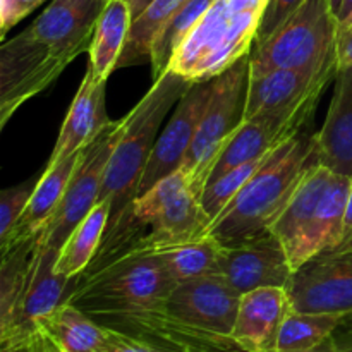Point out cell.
Masks as SVG:
<instances>
[{"label":"cell","mask_w":352,"mask_h":352,"mask_svg":"<svg viewBox=\"0 0 352 352\" xmlns=\"http://www.w3.org/2000/svg\"><path fill=\"white\" fill-rule=\"evenodd\" d=\"M81 155L82 151H78V153L60 160L58 164L45 167L23 217L12 229L10 236L7 237L6 243L0 244V254L6 253L9 248L23 243V241L40 236L41 230L48 226V222L54 217L58 203L62 201V196H64L65 189L71 182L72 174L78 168Z\"/></svg>","instance_id":"21"},{"label":"cell","mask_w":352,"mask_h":352,"mask_svg":"<svg viewBox=\"0 0 352 352\" xmlns=\"http://www.w3.org/2000/svg\"><path fill=\"white\" fill-rule=\"evenodd\" d=\"M45 0H0V34L2 38L9 30L24 19L28 14L40 7Z\"/></svg>","instance_id":"33"},{"label":"cell","mask_w":352,"mask_h":352,"mask_svg":"<svg viewBox=\"0 0 352 352\" xmlns=\"http://www.w3.org/2000/svg\"><path fill=\"white\" fill-rule=\"evenodd\" d=\"M110 217V203L98 201L85 220L72 230L71 236L58 250L55 270L65 277H79L95 260Z\"/></svg>","instance_id":"24"},{"label":"cell","mask_w":352,"mask_h":352,"mask_svg":"<svg viewBox=\"0 0 352 352\" xmlns=\"http://www.w3.org/2000/svg\"><path fill=\"white\" fill-rule=\"evenodd\" d=\"M133 14L127 0H107L96 21L89 45L88 69L98 81H105L117 69L122 48L129 36Z\"/></svg>","instance_id":"22"},{"label":"cell","mask_w":352,"mask_h":352,"mask_svg":"<svg viewBox=\"0 0 352 352\" xmlns=\"http://www.w3.org/2000/svg\"><path fill=\"white\" fill-rule=\"evenodd\" d=\"M270 153L265 155V157L254 158V160L251 162H246V164L226 172V174L220 175L219 179H215L213 182L206 184V188L203 189L201 192V198H199V203H201L203 210H205V213L208 215L210 222H212V220L215 219V217L219 215L234 198H236V195L244 188V184H246V182L250 181L265 164H267Z\"/></svg>","instance_id":"30"},{"label":"cell","mask_w":352,"mask_h":352,"mask_svg":"<svg viewBox=\"0 0 352 352\" xmlns=\"http://www.w3.org/2000/svg\"><path fill=\"white\" fill-rule=\"evenodd\" d=\"M213 93V79L192 82L175 107L174 116L155 143L146 170L141 179L138 196L150 191L157 182L168 177L182 167L186 155L191 148L201 117L208 107Z\"/></svg>","instance_id":"15"},{"label":"cell","mask_w":352,"mask_h":352,"mask_svg":"<svg viewBox=\"0 0 352 352\" xmlns=\"http://www.w3.org/2000/svg\"><path fill=\"white\" fill-rule=\"evenodd\" d=\"M151 251L160 254L170 277L175 284H181L203 275L219 274L222 244L215 237L203 234L195 239L172 243Z\"/></svg>","instance_id":"25"},{"label":"cell","mask_w":352,"mask_h":352,"mask_svg":"<svg viewBox=\"0 0 352 352\" xmlns=\"http://www.w3.org/2000/svg\"><path fill=\"white\" fill-rule=\"evenodd\" d=\"M336 55H337V67L339 71L351 67L352 65V17L346 23H339L336 40Z\"/></svg>","instance_id":"35"},{"label":"cell","mask_w":352,"mask_h":352,"mask_svg":"<svg viewBox=\"0 0 352 352\" xmlns=\"http://www.w3.org/2000/svg\"><path fill=\"white\" fill-rule=\"evenodd\" d=\"M58 251L38 241L31 261L30 277L12 320L0 330V342L19 340L38 332V323L67 302L79 277H65L55 270Z\"/></svg>","instance_id":"13"},{"label":"cell","mask_w":352,"mask_h":352,"mask_svg":"<svg viewBox=\"0 0 352 352\" xmlns=\"http://www.w3.org/2000/svg\"><path fill=\"white\" fill-rule=\"evenodd\" d=\"M250 78V55L213 78L212 98L181 167L198 198H201L220 150L246 119Z\"/></svg>","instance_id":"7"},{"label":"cell","mask_w":352,"mask_h":352,"mask_svg":"<svg viewBox=\"0 0 352 352\" xmlns=\"http://www.w3.org/2000/svg\"><path fill=\"white\" fill-rule=\"evenodd\" d=\"M342 2H344V0H330V6H332L333 12H336L337 16H339V12H340V7H342Z\"/></svg>","instance_id":"41"},{"label":"cell","mask_w":352,"mask_h":352,"mask_svg":"<svg viewBox=\"0 0 352 352\" xmlns=\"http://www.w3.org/2000/svg\"><path fill=\"white\" fill-rule=\"evenodd\" d=\"M93 320L105 329L117 330L170 352H246L230 337L195 329L175 318L165 308V301L103 313L93 316Z\"/></svg>","instance_id":"9"},{"label":"cell","mask_w":352,"mask_h":352,"mask_svg":"<svg viewBox=\"0 0 352 352\" xmlns=\"http://www.w3.org/2000/svg\"><path fill=\"white\" fill-rule=\"evenodd\" d=\"M38 237L23 241L0 254V330L9 325L23 298Z\"/></svg>","instance_id":"27"},{"label":"cell","mask_w":352,"mask_h":352,"mask_svg":"<svg viewBox=\"0 0 352 352\" xmlns=\"http://www.w3.org/2000/svg\"><path fill=\"white\" fill-rule=\"evenodd\" d=\"M103 2H107V0H103Z\"/></svg>","instance_id":"43"},{"label":"cell","mask_w":352,"mask_h":352,"mask_svg":"<svg viewBox=\"0 0 352 352\" xmlns=\"http://www.w3.org/2000/svg\"><path fill=\"white\" fill-rule=\"evenodd\" d=\"M344 316L291 311L282 323L277 352H305L332 337Z\"/></svg>","instance_id":"28"},{"label":"cell","mask_w":352,"mask_h":352,"mask_svg":"<svg viewBox=\"0 0 352 352\" xmlns=\"http://www.w3.org/2000/svg\"><path fill=\"white\" fill-rule=\"evenodd\" d=\"M239 302V292L222 275L212 274L175 285L165 299V308L195 329L232 339Z\"/></svg>","instance_id":"14"},{"label":"cell","mask_w":352,"mask_h":352,"mask_svg":"<svg viewBox=\"0 0 352 352\" xmlns=\"http://www.w3.org/2000/svg\"><path fill=\"white\" fill-rule=\"evenodd\" d=\"M339 19L330 0H306L275 33L250 52L251 76L275 69L322 71L337 64Z\"/></svg>","instance_id":"6"},{"label":"cell","mask_w":352,"mask_h":352,"mask_svg":"<svg viewBox=\"0 0 352 352\" xmlns=\"http://www.w3.org/2000/svg\"><path fill=\"white\" fill-rule=\"evenodd\" d=\"M333 339H336L339 349H342V347H347V346H352V313L351 315L344 316L342 322H340V325H339V329H337L336 333H333Z\"/></svg>","instance_id":"37"},{"label":"cell","mask_w":352,"mask_h":352,"mask_svg":"<svg viewBox=\"0 0 352 352\" xmlns=\"http://www.w3.org/2000/svg\"><path fill=\"white\" fill-rule=\"evenodd\" d=\"M337 72L339 67L333 64L322 71L275 69L263 74L251 76L248 86L246 119L258 113L291 109L313 96H322L325 86L330 79L336 78Z\"/></svg>","instance_id":"17"},{"label":"cell","mask_w":352,"mask_h":352,"mask_svg":"<svg viewBox=\"0 0 352 352\" xmlns=\"http://www.w3.org/2000/svg\"><path fill=\"white\" fill-rule=\"evenodd\" d=\"M38 330L64 352H107V330L71 302L45 316Z\"/></svg>","instance_id":"23"},{"label":"cell","mask_w":352,"mask_h":352,"mask_svg":"<svg viewBox=\"0 0 352 352\" xmlns=\"http://www.w3.org/2000/svg\"><path fill=\"white\" fill-rule=\"evenodd\" d=\"M124 120L110 122L89 146L82 150L78 168L72 174L62 201L58 203L48 226L41 230L40 241L43 246L60 250L72 230L88 217L96 206L102 191L103 175L117 140L122 133Z\"/></svg>","instance_id":"8"},{"label":"cell","mask_w":352,"mask_h":352,"mask_svg":"<svg viewBox=\"0 0 352 352\" xmlns=\"http://www.w3.org/2000/svg\"><path fill=\"white\" fill-rule=\"evenodd\" d=\"M212 3L213 0H188L168 21V24L162 30L151 48L150 64L153 69V79L160 78L167 71L177 47L184 41L189 31L198 24V21L201 19L203 14L208 10Z\"/></svg>","instance_id":"29"},{"label":"cell","mask_w":352,"mask_h":352,"mask_svg":"<svg viewBox=\"0 0 352 352\" xmlns=\"http://www.w3.org/2000/svg\"><path fill=\"white\" fill-rule=\"evenodd\" d=\"M339 352H352V346H347V347H342V349H339Z\"/></svg>","instance_id":"42"},{"label":"cell","mask_w":352,"mask_h":352,"mask_svg":"<svg viewBox=\"0 0 352 352\" xmlns=\"http://www.w3.org/2000/svg\"><path fill=\"white\" fill-rule=\"evenodd\" d=\"M268 0H213L175 50L167 71L208 81L248 57Z\"/></svg>","instance_id":"4"},{"label":"cell","mask_w":352,"mask_h":352,"mask_svg":"<svg viewBox=\"0 0 352 352\" xmlns=\"http://www.w3.org/2000/svg\"><path fill=\"white\" fill-rule=\"evenodd\" d=\"M306 0H268V6L265 9L263 19L260 23L258 36L254 43L267 40L272 33L278 30Z\"/></svg>","instance_id":"32"},{"label":"cell","mask_w":352,"mask_h":352,"mask_svg":"<svg viewBox=\"0 0 352 352\" xmlns=\"http://www.w3.org/2000/svg\"><path fill=\"white\" fill-rule=\"evenodd\" d=\"M41 337H40V352H64L60 349V347L57 346V344L54 342V340L50 339L48 336H45L43 332L40 330Z\"/></svg>","instance_id":"39"},{"label":"cell","mask_w":352,"mask_h":352,"mask_svg":"<svg viewBox=\"0 0 352 352\" xmlns=\"http://www.w3.org/2000/svg\"><path fill=\"white\" fill-rule=\"evenodd\" d=\"M332 253H352V186L349 192V199H347L346 208V219H344V234L340 239L339 246L332 251Z\"/></svg>","instance_id":"36"},{"label":"cell","mask_w":352,"mask_h":352,"mask_svg":"<svg viewBox=\"0 0 352 352\" xmlns=\"http://www.w3.org/2000/svg\"><path fill=\"white\" fill-rule=\"evenodd\" d=\"M292 311L352 313V253H325L294 272L287 285Z\"/></svg>","instance_id":"11"},{"label":"cell","mask_w":352,"mask_h":352,"mask_svg":"<svg viewBox=\"0 0 352 352\" xmlns=\"http://www.w3.org/2000/svg\"><path fill=\"white\" fill-rule=\"evenodd\" d=\"M175 285L160 254L151 250H129L96 270L79 275L67 302L93 318L162 302Z\"/></svg>","instance_id":"5"},{"label":"cell","mask_w":352,"mask_h":352,"mask_svg":"<svg viewBox=\"0 0 352 352\" xmlns=\"http://www.w3.org/2000/svg\"><path fill=\"white\" fill-rule=\"evenodd\" d=\"M292 311L287 287H261L241 296L232 339L246 352H277L282 323Z\"/></svg>","instance_id":"18"},{"label":"cell","mask_w":352,"mask_h":352,"mask_svg":"<svg viewBox=\"0 0 352 352\" xmlns=\"http://www.w3.org/2000/svg\"><path fill=\"white\" fill-rule=\"evenodd\" d=\"M219 275L241 296L261 287H287L294 270L280 241L267 230L222 246Z\"/></svg>","instance_id":"12"},{"label":"cell","mask_w":352,"mask_h":352,"mask_svg":"<svg viewBox=\"0 0 352 352\" xmlns=\"http://www.w3.org/2000/svg\"><path fill=\"white\" fill-rule=\"evenodd\" d=\"M318 100L320 96H313L291 109L258 113L244 120L239 129L227 141L226 146L220 150L206 184L246 162L265 157L282 143L301 133L302 127L311 120Z\"/></svg>","instance_id":"10"},{"label":"cell","mask_w":352,"mask_h":352,"mask_svg":"<svg viewBox=\"0 0 352 352\" xmlns=\"http://www.w3.org/2000/svg\"><path fill=\"white\" fill-rule=\"evenodd\" d=\"M151 2H153V0H127V3H129L131 7V14H133V19H136Z\"/></svg>","instance_id":"40"},{"label":"cell","mask_w":352,"mask_h":352,"mask_svg":"<svg viewBox=\"0 0 352 352\" xmlns=\"http://www.w3.org/2000/svg\"><path fill=\"white\" fill-rule=\"evenodd\" d=\"M186 2L188 0H153L136 19H133L117 69L150 62L155 40Z\"/></svg>","instance_id":"26"},{"label":"cell","mask_w":352,"mask_h":352,"mask_svg":"<svg viewBox=\"0 0 352 352\" xmlns=\"http://www.w3.org/2000/svg\"><path fill=\"white\" fill-rule=\"evenodd\" d=\"M105 81H98L93 72L86 69L47 165H55L82 151L112 122L105 110Z\"/></svg>","instance_id":"19"},{"label":"cell","mask_w":352,"mask_h":352,"mask_svg":"<svg viewBox=\"0 0 352 352\" xmlns=\"http://www.w3.org/2000/svg\"><path fill=\"white\" fill-rule=\"evenodd\" d=\"M305 352H339V346H337L336 339L332 337H329L327 340H323L322 344H318L316 347H313V349H308Z\"/></svg>","instance_id":"38"},{"label":"cell","mask_w":352,"mask_h":352,"mask_svg":"<svg viewBox=\"0 0 352 352\" xmlns=\"http://www.w3.org/2000/svg\"><path fill=\"white\" fill-rule=\"evenodd\" d=\"M191 85L189 79L182 78L177 72L165 71L160 78L155 79L146 95L122 119V133L107 164L98 198V201L110 203V217L103 241L116 236L117 230L126 223L158 140V129L165 116L175 103H179Z\"/></svg>","instance_id":"2"},{"label":"cell","mask_w":352,"mask_h":352,"mask_svg":"<svg viewBox=\"0 0 352 352\" xmlns=\"http://www.w3.org/2000/svg\"><path fill=\"white\" fill-rule=\"evenodd\" d=\"M105 329V327H103ZM107 330V352H170L162 347L148 344L144 340L134 339V337L120 333L117 330Z\"/></svg>","instance_id":"34"},{"label":"cell","mask_w":352,"mask_h":352,"mask_svg":"<svg viewBox=\"0 0 352 352\" xmlns=\"http://www.w3.org/2000/svg\"><path fill=\"white\" fill-rule=\"evenodd\" d=\"M318 162L315 134L301 131L272 151L267 164L210 222L205 234L229 246L270 230L302 175Z\"/></svg>","instance_id":"3"},{"label":"cell","mask_w":352,"mask_h":352,"mask_svg":"<svg viewBox=\"0 0 352 352\" xmlns=\"http://www.w3.org/2000/svg\"><path fill=\"white\" fill-rule=\"evenodd\" d=\"M333 174L336 172H332L320 162L313 165L302 175L289 201L285 203L282 212L272 223L270 232L280 241L294 272L306 263V243L311 234L320 201H322Z\"/></svg>","instance_id":"16"},{"label":"cell","mask_w":352,"mask_h":352,"mask_svg":"<svg viewBox=\"0 0 352 352\" xmlns=\"http://www.w3.org/2000/svg\"><path fill=\"white\" fill-rule=\"evenodd\" d=\"M40 177L41 174L0 192V244L6 243L7 237L10 236L12 229L23 217Z\"/></svg>","instance_id":"31"},{"label":"cell","mask_w":352,"mask_h":352,"mask_svg":"<svg viewBox=\"0 0 352 352\" xmlns=\"http://www.w3.org/2000/svg\"><path fill=\"white\" fill-rule=\"evenodd\" d=\"M336 93L322 129L315 134L320 164L352 179V65L336 76Z\"/></svg>","instance_id":"20"},{"label":"cell","mask_w":352,"mask_h":352,"mask_svg":"<svg viewBox=\"0 0 352 352\" xmlns=\"http://www.w3.org/2000/svg\"><path fill=\"white\" fill-rule=\"evenodd\" d=\"M103 0H54L0 47V127L88 50Z\"/></svg>","instance_id":"1"}]
</instances>
